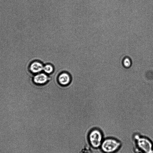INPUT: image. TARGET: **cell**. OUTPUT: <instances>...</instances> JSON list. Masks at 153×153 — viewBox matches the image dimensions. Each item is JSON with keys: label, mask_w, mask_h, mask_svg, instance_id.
I'll return each mask as SVG.
<instances>
[{"label": "cell", "mask_w": 153, "mask_h": 153, "mask_svg": "<svg viewBox=\"0 0 153 153\" xmlns=\"http://www.w3.org/2000/svg\"><path fill=\"white\" fill-rule=\"evenodd\" d=\"M121 143L113 138H106L103 140L100 148L104 153H114L120 147Z\"/></svg>", "instance_id": "1"}, {"label": "cell", "mask_w": 153, "mask_h": 153, "mask_svg": "<svg viewBox=\"0 0 153 153\" xmlns=\"http://www.w3.org/2000/svg\"><path fill=\"white\" fill-rule=\"evenodd\" d=\"M88 139L92 147L95 149L100 148L103 140L102 134L99 129H93L88 134Z\"/></svg>", "instance_id": "2"}, {"label": "cell", "mask_w": 153, "mask_h": 153, "mask_svg": "<svg viewBox=\"0 0 153 153\" xmlns=\"http://www.w3.org/2000/svg\"><path fill=\"white\" fill-rule=\"evenodd\" d=\"M135 139L137 147L142 152L153 153V145L149 139L136 135Z\"/></svg>", "instance_id": "3"}, {"label": "cell", "mask_w": 153, "mask_h": 153, "mask_svg": "<svg viewBox=\"0 0 153 153\" xmlns=\"http://www.w3.org/2000/svg\"><path fill=\"white\" fill-rule=\"evenodd\" d=\"M44 65L43 63L38 60H33L29 63L28 69L29 72L35 75L41 73L43 71Z\"/></svg>", "instance_id": "4"}, {"label": "cell", "mask_w": 153, "mask_h": 153, "mask_svg": "<svg viewBox=\"0 0 153 153\" xmlns=\"http://www.w3.org/2000/svg\"><path fill=\"white\" fill-rule=\"evenodd\" d=\"M49 78L45 73H40L34 75L32 77L33 82L36 85H43L47 82Z\"/></svg>", "instance_id": "5"}, {"label": "cell", "mask_w": 153, "mask_h": 153, "mask_svg": "<svg viewBox=\"0 0 153 153\" xmlns=\"http://www.w3.org/2000/svg\"><path fill=\"white\" fill-rule=\"evenodd\" d=\"M58 83L63 86L68 85L71 81V78L69 73L65 72L60 73L58 76Z\"/></svg>", "instance_id": "6"}, {"label": "cell", "mask_w": 153, "mask_h": 153, "mask_svg": "<svg viewBox=\"0 0 153 153\" xmlns=\"http://www.w3.org/2000/svg\"><path fill=\"white\" fill-rule=\"evenodd\" d=\"M54 68L53 65L50 63H47L44 65L43 71L46 74H51L53 72Z\"/></svg>", "instance_id": "7"}, {"label": "cell", "mask_w": 153, "mask_h": 153, "mask_svg": "<svg viewBox=\"0 0 153 153\" xmlns=\"http://www.w3.org/2000/svg\"><path fill=\"white\" fill-rule=\"evenodd\" d=\"M123 64L124 67L128 68L131 66V61L129 58L126 57L123 59Z\"/></svg>", "instance_id": "8"}, {"label": "cell", "mask_w": 153, "mask_h": 153, "mask_svg": "<svg viewBox=\"0 0 153 153\" xmlns=\"http://www.w3.org/2000/svg\"><path fill=\"white\" fill-rule=\"evenodd\" d=\"M140 153H146L143 152H140Z\"/></svg>", "instance_id": "9"}, {"label": "cell", "mask_w": 153, "mask_h": 153, "mask_svg": "<svg viewBox=\"0 0 153 153\" xmlns=\"http://www.w3.org/2000/svg\"></svg>", "instance_id": "10"}]
</instances>
